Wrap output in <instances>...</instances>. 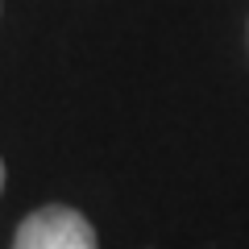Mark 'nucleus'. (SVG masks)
Segmentation results:
<instances>
[{
    "label": "nucleus",
    "instance_id": "f257e3e1",
    "mask_svg": "<svg viewBox=\"0 0 249 249\" xmlns=\"http://www.w3.org/2000/svg\"><path fill=\"white\" fill-rule=\"evenodd\" d=\"M13 249H96V229L83 212L67 204H50L21 220Z\"/></svg>",
    "mask_w": 249,
    "mask_h": 249
},
{
    "label": "nucleus",
    "instance_id": "f03ea898",
    "mask_svg": "<svg viewBox=\"0 0 249 249\" xmlns=\"http://www.w3.org/2000/svg\"><path fill=\"white\" fill-rule=\"evenodd\" d=\"M0 187H4V162H0Z\"/></svg>",
    "mask_w": 249,
    "mask_h": 249
}]
</instances>
